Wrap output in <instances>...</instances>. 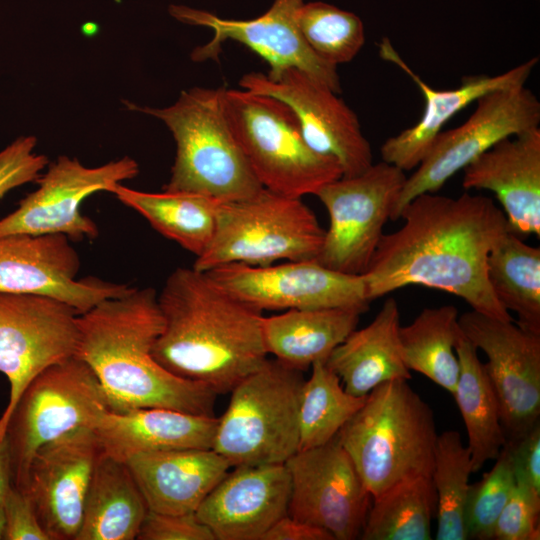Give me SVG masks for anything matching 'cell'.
I'll use <instances>...</instances> for the list:
<instances>
[{"mask_svg": "<svg viewBox=\"0 0 540 540\" xmlns=\"http://www.w3.org/2000/svg\"><path fill=\"white\" fill-rule=\"evenodd\" d=\"M399 219L402 226L383 234L362 274L370 302L422 285L458 296L484 315L513 321L486 275L490 251L510 230L491 198L468 192L457 198L423 193L406 204Z\"/></svg>", "mask_w": 540, "mask_h": 540, "instance_id": "1", "label": "cell"}, {"mask_svg": "<svg viewBox=\"0 0 540 540\" xmlns=\"http://www.w3.org/2000/svg\"><path fill=\"white\" fill-rule=\"evenodd\" d=\"M163 328L152 355L172 374L228 393L267 359L262 312L206 272L180 267L157 294Z\"/></svg>", "mask_w": 540, "mask_h": 540, "instance_id": "2", "label": "cell"}, {"mask_svg": "<svg viewBox=\"0 0 540 540\" xmlns=\"http://www.w3.org/2000/svg\"><path fill=\"white\" fill-rule=\"evenodd\" d=\"M75 356L94 372L109 410L167 408L214 415L216 393L162 367L152 350L163 328L153 288H134L78 315Z\"/></svg>", "mask_w": 540, "mask_h": 540, "instance_id": "3", "label": "cell"}, {"mask_svg": "<svg viewBox=\"0 0 540 540\" xmlns=\"http://www.w3.org/2000/svg\"><path fill=\"white\" fill-rule=\"evenodd\" d=\"M432 408L408 380L375 387L336 435L372 499L414 477H431L437 440Z\"/></svg>", "mask_w": 540, "mask_h": 540, "instance_id": "4", "label": "cell"}, {"mask_svg": "<svg viewBox=\"0 0 540 540\" xmlns=\"http://www.w3.org/2000/svg\"><path fill=\"white\" fill-rule=\"evenodd\" d=\"M222 93L223 88L193 87L163 108L125 102L129 109L162 121L175 140V160L163 190L228 202L251 197L263 188L227 123Z\"/></svg>", "mask_w": 540, "mask_h": 540, "instance_id": "5", "label": "cell"}, {"mask_svg": "<svg viewBox=\"0 0 540 540\" xmlns=\"http://www.w3.org/2000/svg\"><path fill=\"white\" fill-rule=\"evenodd\" d=\"M227 123L261 186L302 198L342 177L337 161L312 150L291 108L272 96L223 88Z\"/></svg>", "mask_w": 540, "mask_h": 540, "instance_id": "6", "label": "cell"}, {"mask_svg": "<svg viewBox=\"0 0 540 540\" xmlns=\"http://www.w3.org/2000/svg\"><path fill=\"white\" fill-rule=\"evenodd\" d=\"M324 235L325 229L301 198L262 188L251 197L220 202L214 236L192 267L208 271L229 263L266 266L316 260Z\"/></svg>", "mask_w": 540, "mask_h": 540, "instance_id": "7", "label": "cell"}, {"mask_svg": "<svg viewBox=\"0 0 540 540\" xmlns=\"http://www.w3.org/2000/svg\"><path fill=\"white\" fill-rule=\"evenodd\" d=\"M302 371L266 361L236 384L212 449L231 465L285 464L299 450Z\"/></svg>", "mask_w": 540, "mask_h": 540, "instance_id": "8", "label": "cell"}, {"mask_svg": "<svg viewBox=\"0 0 540 540\" xmlns=\"http://www.w3.org/2000/svg\"><path fill=\"white\" fill-rule=\"evenodd\" d=\"M108 409L99 380L78 357L38 374L21 394L6 429L13 486L25 490L31 461L40 447L77 428H92Z\"/></svg>", "mask_w": 540, "mask_h": 540, "instance_id": "9", "label": "cell"}, {"mask_svg": "<svg viewBox=\"0 0 540 540\" xmlns=\"http://www.w3.org/2000/svg\"><path fill=\"white\" fill-rule=\"evenodd\" d=\"M405 171L381 161L352 177L322 186L315 196L329 215L317 261L332 270L362 275L391 219L406 181Z\"/></svg>", "mask_w": 540, "mask_h": 540, "instance_id": "10", "label": "cell"}, {"mask_svg": "<svg viewBox=\"0 0 540 540\" xmlns=\"http://www.w3.org/2000/svg\"><path fill=\"white\" fill-rule=\"evenodd\" d=\"M539 124L540 102L525 85L483 95L465 122L437 135L415 172L406 178L391 220H398L413 198L438 191L454 174L499 141Z\"/></svg>", "mask_w": 540, "mask_h": 540, "instance_id": "11", "label": "cell"}, {"mask_svg": "<svg viewBox=\"0 0 540 540\" xmlns=\"http://www.w3.org/2000/svg\"><path fill=\"white\" fill-rule=\"evenodd\" d=\"M78 315L70 305L52 297L0 292V372L10 386L0 416V440L28 384L49 366L75 356Z\"/></svg>", "mask_w": 540, "mask_h": 540, "instance_id": "12", "label": "cell"}, {"mask_svg": "<svg viewBox=\"0 0 540 540\" xmlns=\"http://www.w3.org/2000/svg\"><path fill=\"white\" fill-rule=\"evenodd\" d=\"M138 163L125 156L97 167L78 159L59 156L36 180L38 188L24 197L18 208L0 220V238L10 235L62 234L79 241L98 236L97 225L80 211L91 194L110 192L136 177Z\"/></svg>", "mask_w": 540, "mask_h": 540, "instance_id": "13", "label": "cell"}, {"mask_svg": "<svg viewBox=\"0 0 540 540\" xmlns=\"http://www.w3.org/2000/svg\"><path fill=\"white\" fill-rule=\"evenodd\" d=\"M204 272L229 294L260 312L352 308L364 313L371 303L362 275L338 272L317 260L266 266L229 263Z\"/></svg>", "mask_w": 540, "mask_h": 540, "instance_id": "14", "label": "cell"}, {"mask_svg": "<svg viewBox=\"0 0 540 540\" xmlns=\"http://www.w3.org/2000/svg\"><path fill=\"white\" fill-rule=\"evenodd\" d=\"M239 85L287 104L309 147L337 161L343 177L356 176L373 164L371 146L357 115L322 82L299 69L287 68L273 75L247 73Z\"/></svg>", "mask_w": 540, "mask_h": 540, "instance_id": "15", "label": "cell"}, {"mask_svg": "<svg viewBox=\"0 0 540 540\" xmlns=\"http://www.w3.org/2000/svg\"><path fill=\"white\" fill-rule=\"evenodd\" d=\"M285 466L289 516L328 532L334 540L359 539L372 497L337 437L297 451Z\"/></svg>", "mask_w": 540, "mask_h": 540, "instance_id": "16", "label": "cell"}, {"mask_svg": "<svg viewBox=\"0 0 540 540\" xmlns=\"http://www.w3.org/2000/svg\"><path fill=\"white\" fill-rule=\"evenodd\" d=\"M458 323L487 357L484 364L500 405L506 441L519 439L540 422V334L474 310L460 315Z\"/></svg>", "mask_w": 540, "mask_h": 540, "instance_id": "17", "label": "cell"}, {"mask_svg": "<svg viewBox=\"0 0 540 540\" xmlns=\"http://www.w3.org/2000/svg\"><path fill=\"white\" fill-rule=\"evenodd\" d=\"M303 0H274L261 16L250 20L223 19L184 5H170L169 13L180 22L207 27L212 39L193 50V61L216 59L226 40L239 42L258 54L273 75L287 68L299 69L340 93L337 66L323 61L307 45L297 23Z\"/></svg>", "mask_w": 540, "mask_h": 540, "instance_id": "18", "label": "cell"}, {"mask_svg": "<svg viewBox=\"0 0 540 540\" xmlns=\"http://www.w3.org/2000/svg\"><path fill=\"white\" fill-rule=\"evenodd\" d=\"M79 269V255L65 235L18 234L0 238V292L52 297L83 314L132 288L95 277L77 279Z\"/></svg>", "mask_w": 540, "mask_h": 540, "instance_id": "19", "label": "cell"}, {"mask_svg": "<svg viewBox=\"0 0 540 540\" xmlns=\"http://www.w3.org/2000/svg\"><path fill=\"white\" fill-rule=\"evenodd\" d=\"M100 454L89 427L72 430L35 453L24 492L50 540H76Z\"/></svg>", "mask_w": 540, "mask_h": 540, "instance_id": "20", "label": "cell"}, {"mask_svg": "<svg viewBox=\"0 0 540 540\" xmlns=\"http://www.w3.org/2000/svg\"><path fill=\"white\" fill-rule=\"evenodd\" d=\"M289 497L285 464L235 466L195 514L215 540H261L287 514Z\"/></svg>", "mask_w": 540, "mask_h": 540, "instance_id": "21", "label": "cell"}, {"mask_svg": "<svg viewBox=\"0 0 540 540\" xmlns=\"http://www.w3.org/2000/svg\"><path fill=\"white\" fill-rule=\"evenodd\" d=\"M379 54L383 60L395 64L414 81L425 102L418 122L388 138L380 148L382 161L403 171L415 169L420 164L444 124L453 116L487 93L525 85L538 63V58L533 57L501 74L466 76L455 89L436 90L407 65L386 37L379 43Z\"/></svg>", "mask_w": 540, "mask_h": 540, "instance_id": "22", "label": "cell"}, {"mask_svg": "<svg viewBox=\"0 0 540 540\" xmlns=\"http://www.w3.org/2000/svg\"><path fill=\"white\" fill-rule=\"evenodd\" d=\"M462 186L489 190L517 235L540 236V128L507 137L464 169Z\"/></svg>", "mask_w": 540, "mask_h": 540, "instance_id": "23", "label": "cell"}, {"mask_svg": "<svg viewBox=\"0 0 540 540\" xmlns=\"http://www.w3.org/2000/svg\"><path fill=\"white\" fill-rule=\"evenodd\" d=\"M218 418L167 408L104 411L94 431L101 452L126 462L139 453L210 449Z\"/></svg>", "mask_w": 540, "mask_h": 540, "instance_id": "24", "label": "cell"}, {"mask_svg": "<svg viewBox=\"0 0 540 540\" xmlns=\"http://www.w3.org/2000/svg\"><path fill=\"white\" fill-rule=\"evenodd\" d=\"M126 464L148 510L165 514L195 513L231 467L212 448L139 453Z\"/></svg>", "mask_w": 540, "mask_h": 540, "instance_id": "25", "label": "cell"}, {"mask_svg": "<svg viewBox=\"0 0 540 540\" xmlns=\"http://www.w3.org/2000/svg\"><path fill=\"white\" fill-rule=\"evenodd\" d=\"M400 310L387 298L374 319L354 329L329 355L326 365L354 396H367L378 385L396 379H411L400 337Z\"/></svg>", "mask_w": 540, "mask_h": 540, "instance_id": "26", "label": "cell"}, {"mask_svg": "<svg viewBox=\"0 0 540 540\" xmlns=\"http://www.w3.org/2000/svg\"><path fill=\"white\" fill-rule=\"evenodd\" d=\"M362 313L352 308L290 309L262 318L266 351L283 364L304 371L326 362L356 329Z\"/></svg>", "mask_w": 540, "mask_h": 540, "instance_id": "27", "label": "cell"}, {"mask_svg": "<svg viewBox=\"0 0 540 540\" xmlns=\"http://www.w3.org/2000/svg\"><path fill=\"white\" fill-rule=\"evenodd\" d=\"M148 507L126 462L101 452L76 540H134Z\"/></svg>", "mask_w": 540, "mask_h": 540, "instance_id": "28", "label": "cell"}, {"mask_svg": "<svg viewBox=\"0 0 540 540\" xmlns=\"http://www.w3.org/2000/svg\"><path fill=\"white\" fill-rule=\"evenodd\" d=\"M460 328V327H459ZM459 377L453 396L468 436L473 471L495 460L506 443L500 405L477 349L461 329L455 343Z\"/></svg>", "mask_w": 540, "mask_h": 540, "instance_id": "29", "label": "cell"}, {"mask_svg": "<svg viewBox=\"0 0 540 540\" xmlns=\"http://www.w3.org/2000/svg\"><path fill=\"white\" fill-rule=\"evenodd\" d=\"M111 193L142 215L157 232L196 257L214 236L217 208L222 201L191 192H144L121 183Z\"/></svg>", "mask_w": 540, "mask_h": 540, "instance_id": "30", "label": "cell"}, {"mask_svg": "<svg viewBox=\"0 0 540 540\" xmlns=\"http://www.w3.org/2000/svg\"><path fill=\"white\" fill-rule=\"evenodd\" d=\"M490 288L500 305L517 315V325L540 334V248L508 230L486 263Z\"/></svg>", "mask_w": 540, "mask_h": 540, "instance_id": "31", "label": "cell"}, {"mask_svg": "<svg viewBox=\"0 0 540 540\" xmlns=\"http://www.w3.org/2000/svg\"><path fill=\"white\" fill-rule=\"evenodd\" d=\"M458 318V309L453 305L424 308L410 324L399 329L406 367L452 395L459 377L455 351Z\"/></svg>", "mask_w": 540, "mask_h": 540, "instance_id": "32", "label": "cell"}, {"mask_svg": "<svg viewBox=\"0 0 540 540\" xmlns=\"http://www.w3.org/2000/svg\"><path fill=\"white\" fill-rule=\"evenodd\" d=\"M437 495L431 477L403 480L373 498L361 540H431Z\"/></svg>", "mask_w": 540, "mask_h": 540, "instance_id": "33", "label": "cell"}, {"mask_svg": "<svg viewBox=\"0 0 540 540\" xmlns=\"http://www.w3.org/2000/svg\"><path fill=\"white\" fill-rule=\"evenodd\" d=\"M365 399L366 396L348 393L325 362H315L300 392L299 450L318 447L334 439Z\"/></svg>", "mask_w": 540, "mask_h": 540, "instance_id": "34", "label": "cell"}, {"mask_svg": "<svg viewBox=\"0 0 540 540\" xmlns=\"http://www.w3.org/2000/svg\"><path fill=\"white\" fill-rule=\"evenodd\" d=\"M474 473L471 453L456 430L437 436L431 475L437 495V540H467L465 506Z\"/></svg>", "mask_w": 540, "mask_h": 540, "instance_id": "35", "label": "cell"}, {"mask_svg": "<svg viewBox=\"0 0 540 540\" xmlns=\"http://www.w3.org/2000/svg\"><path fill=\"white\" fill-rule=\"evenodd\" d=\"M297 23L310 49L335 66L352 61L365 42L361 19L328 3L303 4Z\"/></svg>", "mask_w": 540, "mask_h": 540, "instance_id": "36", "label": "cell"}, {"mask_svg": "<svg viewBox=\"0 0 540 540\" xmlns=\"http://www.w3.org/2000/svg\"><path fill=\"white\" fill-rule=\"evenodd\" d=\"M482 479L470 485L465 506L467 539L492 540L494 526L515 486L516 478L507 444Z\"/></svg>", "mask_w": 540, "mask_h": 540, "instance_id": "37", "label": "cell"}, {"mask_svg": "<svg viewBox=\"0 0 540 540\" xmlns=\"http://www.w3.org/2000/svg\"><path fill=\"white\" fill-rule=\"evenodd\" d=\"M540 494L516 480L494 526L496 540H539Z\"/></svg>", "mask_w": 540, "mask_h": 540, "instance_id": "38", "label": "cell"}, {"mask_svg": "<svg viewBox=\"0 0 540 540\" xmlns=\"http://www.w3.org/2000/svg\"><path fill=\"white\" fill-rule=\"evenodd\" d=\"M37 139L22 136L0 152V199L12 189L36 181L48 165L46 156L34 153Z\"/></svg>", "mask_w": 540, "mask_h": 540, "instance_id": "39", "label": "cell"}, {"mask_svg": "<svg viewBox=\"0 0 540 540\" xmlns=\"http://www.w3.org/2000/svg\"><path fill=\"white\" fill-rule=\"evenodd\" d=\"M136 539L215 540V537L195 513L165 514L148 510Z\"/></svg>", "mask_w": 540, "mask_h": 540, "instance_id": "40", "label": "cell"}, {"mask_svg": "<svg viewBox=\"0 0 540 540\" xmlns=\"http://www.w3.org/2000/svg\"><path fill=\"white\" fill-rule=\"evenodd\" d=\"M4 540H50L26 492L12 486L3 500Z\"/></svg>", "mask_w": 540, "mask_h": 540, "instance_id": "41", "label": "cell"}, {"mask_svg": "<svg viewBox=\"0 0 540 540\" xmlns=\"http://www.w3.org/2000/svg\"><path fill=\"white\" fill-rule=\"evenodd\" d=\"M506 444L516 480L540 494V422L524 436Z\"/></svg>", "mask_w": 540, "mask_h": 540, "instance_id": "42", "label": "cell"}, {"mask_svg": "<svg viewBox=\"0 0 540 540\" xmlns=\"http://www.w3.org/2000/svg\"><path fill=\"white\" fill-rule=\"evenodd\" d=\"M261 540H334L326 531L288 514L277 520Z\"/></svg>", "mask_w": 540, "mask_h": 540, "instance_id": "43", "label": "cell"}, {"mask_svg": "<svg viewBox=\"0 0 540 540\" xmlns=\"http://www.w3.org/2000/svg\"><path fill=\"white\" fill-rule=\"evenodd\" d=\"M13 486L11 456L7 437L0 440V502Z\"/></svg>", "mask_w": 540, "mask_h": 540, "instance_id": "44", "label": "cell"}, {"mask_svg": "<svg viewBox=\"0 0 540 540\" xmlns=\"http://www.w3.org/2000/svg\"><path fill=\"white\" fill-rule=\"evenodd\" d=\"M6 530V517L3 503L0 502V540L4 539Z\"/></svg>", "mask_w": 540, "mask_h": 540, "instance_id": "45", "label": "cell"}]
</instances>
